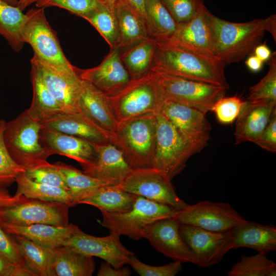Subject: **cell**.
Returning <instances> with one entry per match:
<instances>
[{
    "label": "cell",
    "mask_w": 276,
    "mask_h": 276,
    "mask_svg": "<svg viewBox=\"0 0 276 276\" xmlns=\"http://www.w3.org/2000/svg\"><path fill=\"white\" fill-rule=\"evenodd\" d=\"M56 163L63 174L72 206L79 204L81 200L92 194L100 187L110 184L93 177L72 166L61 162Z\"/></svg>",
    "instance_id": "cell-32"
},
{
    "label": "cell",
    "mask_w": 276,
    "mask_h": 276,
    "mask_svg": "<svg viewBox=\"0 0 276 276\" xmlns=\"http://www.w3.org/2000/svg\"><path fill=\"white\" fill-rule=\"evenodd\" d=\"M254 143L263 149L269 152H275L276 112L272 114L264 130Z\"/></svg>",
    "instance_id": "cell-47"
},
{
    "label": "cell",
    "mask_w": 276,
    "mask_h": 276,
    "mask_svg": "<svg viewBox=\"0 0 276 276\" xmlns=\"http://www.w3.org/2000/svg\"><path fill=\"white\" fill-rule=\"evenodd\" d=\"M81 18L88 21L98 31L110 49L119 47L120 32L113 5L102 3Z\"/></svg>",
    "instance_id": "cell-35"
},
{
    "label": "cell",
    "mask_w": 276,
    "mask_h": 276,
    "mask_svg": "<svg viewBox=\"0 0 276 276\" xmlns=\"http://www.w3.org/2000/svg\"><path fill=\"white\" fill-rule=\"evenodd\" d=\"M179 224L174 217L162 219L146 231L144 238L156 250L173 261L196 264L194 253L180 235Z\"/></svg>",
    "instance_id": "cell-18"
},
{
    "label": "cell",
    "mask_w": 276,
    "mask_h": 276,
    "mask_svg": "<svg viewBox=\"0 0 276 276\" xmlns=\"http://www.w3.org/2000/svg\"><path fill=\"white\" fill-rule=\"evenodd\" d=\"M31 65L36 67L45 85L64 112H78V101L82 79L74 66L72 69L51 67L33 56Z\"/></svg>",
    "instance_id": "cell-15"
},
{
    "label": "cell",
    "mask_w": 276,
    "mask_h": 276,
    "mask_svg": "<svg viewBox=\"0 0 276 276\" xmlns=\"http://www.w3.org/2000/svg\"><path fill=\"white\" fill-rule=\"evenodd\" d=\"M101 2L105 4L113 5L118 0H99Z\"/></svg>",
    "instance_id": "cell-56"
},
{
    "label": "cell",
    "mask_w": 276,
    "mask_h": 276,
    "mask_svg": "<svg viewBox=\"0 0 276 276\" xmlns=\"http://www.w3.org/2000/svg\"><path fill=\"white\" fill-rule=\"evenodd\" d=\"M15 236L26 266L36 276H55L53 268L54 249L45 247L21 236Z\"/></svg>",
    "instance_id": "cell-33"
},
{
    "label": "cell",
    "mask_w": 276,
    "mask_h": 276,
    "mask_svg": "<svg viewBox=\"0 0 276 276\" xmlns=\"http://www.w3.org/2000/svg\"><path fill=\"white\" fill-rule=\"evenodd\" d=\"M156 39L150 38L121 49L122 61L132 79L149 73L153 66Z\"/></svg>",
    "instance_id": "cell-31"
},
{
    "label": "cell",
    "mask_w": 276,
    "mask_h": 276,
    "mask_svg": "<svg viewBox=\"0 0 276 276\" xmlns=\"http://www.w3.org/2000/svg\"><path fill=\"white\" fill-rule=\"evenodd\" d=\"M138 196L127 192L118 185H106L92 194L81 200L78 204H86L97 208L100 211L121 213L129 211Z\"/></svg>",
    "instance_id": "cell-28"
},
{
    "label": "cell",
    "mask_w": 276,
    "mask_h": 276,
    "mask_svg": "<svg viewBox=\"0 0 276 276\" xmlns=\"http://www.w3.org/2000/svg\"><path fill=\"white\" fill-rule=\"evenodd\" d=\"M41 138L52 155L59 154L78 162L83 170L97 156L96 145L84 139L42 127Z\"/></svg>",
    "instance_id": "cell-21"
},
{
    "label": "cell",
    "mask_w": 276,
    "mask_h": 276,
    "mask_svg": "<svg viewBox=\"0 0 276 276\" xmlns=\"http://www.w3.org/2000/svg\"><path fill=\"white\" fill-rule=\"evenodd\" d=\"M132 269L141 276H174L182 269V263L174 261L162 266H152L144 263L134 254L128 262Z\"/></svg>",
    "instance_id": "cell-44"
},
{
    "label": "cell",
    "mask_w": 276,
    "mask_h": 276,
    "mask_svg": "<svg viewBox=\"0 0 276 276\" xmlns=\"http://www.w3.org/2000/svg\"><path fill=\"white\" fill-rule=\"evenodd\" d=\"M246 103L236 96H224L216 103L212 111L221 123L229 124L237 119Z\"/></svg>",
    "instance_id": "cell-45"
},
{
    "label": "cell",
    "mask_w": 276,
    "mask_h": 276,
    "mask_svg": "<svg viewBox=\"0 0 276 276\" xmlns=\"http://www.w3.org/2000/svg\"><path fill=\"white\" fill-rule=\"evenodd\" d=\"M127 2L145 19V0H126ZM146 20V19H145Z\"/></svg>",
    "instance_id": "cell-53"
},
{
    "label": "cell",
    "mask_w": 276,
    "mask_h": 276,
    "mask_svg": "<svg viewBox=\"0 0 276 276\" xmlns=\"http://www.w3.org/2000/svg\"><path fill=\"white\" fill-rule=\"evenodd\" d=\"M232 249L247 247L267 255L276 249V226L246 221L229 231Z\"/></svg>",
    "instance_id": "cell-25"
},
{
    "label": "cell",
    "mask_w": 276,
    "mask_h": 276,
    "mask_svg": "<svg viewBox=\"0 0 276 276\" xmlns=\"http://www.w3.org/2000/svg\"><path fill=\"white\" fill-rule=\"evenodd\" d=\"M9 4L13 6H17L18 4V0H3Z\"/></svg>",
    "instance_id": "cell-55"
},
{
    "label": "cell",
    "mask_w": 276,
    "mask_h": 276,
    "mask_svg": "<svg viewBox=\"0 0 276 276\" xmlns=\"http://www.w3.org/2000/svg\"><path fill=\"white\" fill-rule=\"evenodd\" d=\"M24 174L36 182L68 191L63 174L56 163L50 164L47 160L41 162L25 168Z\"/></svg>",
    "instance_id": "cell-40"
},
{
    "label": "cell",
    "mask_w": 276,
    "mask_h": 276,
    "mask_svg": "<svg viewBox=\"0 0 276 276\" xmlns=\"http://www.w3.org/2000/svg\"><path fill=\"white\" fill-rule=\"evenodd\" d=\"M42 124L32 118L27 109L15 119L6 122L3 137L9 153L24 169L47 160L52 155L41 138Z\"/></svg>",
    "instance_id": "cell-4"
},
{
    "label": "cell",
    "mask_w": 276,
    "mask_h": 276,
    "mask_svg": "<svg viewBox=\"0 0 276 276\" xmlns=\"http://www.w3.org/2000/svg\"><path fill=\"white\" fill-rule=\"evenodd\" d=\"M276 112V102L246 103L237 118L234 132L235 144L254 143Z\"/></svg>",
    "instance_id": "cell-24"
},
{
    "label": "cell",
    "mask_w": 276,
    "mask_h": 276,
    "mask_svg": "<svg viewBox=\"0 0 276 276\" xmlns=\"http://www.w3.org/2000/svg\"><path fill=\"white\" fill-rule=\"evenodd\" d=\"M208 11L209 10L203 5L190 21L177 24V29L174 34L165 40L196 54L217 60L214 52Z\"/></svg>",
    "instance_id": "cell-17"
},
{
    "label": "cell",
    "mask_w": 276,
    "mask_h": 276,
    "mask_svg": "<svg viewBox=\"0 0 276 276\" xmlns=\"http://www.w3.org/2000/svg\"><path fill=\"white\" fill-rule=\"evenodd\" d=\"M177 24L192 19L204 5L203 0H160Z\"/></svg>",
    "instance_id": "cell-42"
},
{
    "label": "cell",
    "mask_w": 276,
    "mask_h": 276,
    "mask_svg": "<svg viewBox=\"0 0 276 276\" xmlns=\"http://www.w3.org/2000/svg\"><path fill=\"white\" fill-rule=\"evenodd\" d=\"M70 206L65 203L26 197L15 204L0 209V222L16 226L68 224Z\"/></svg>",
    "instance_id": "cell-10"
},
{
    "label": "cell",
    "mask_w": 276,
    "mask_h": 276,
    "mask_svg": "<svg viewBox=\"0 0 276 276\" xmlns=\"http://www.w3.org/2000/svg\"><path fill=\"white\" fill-rule=\"evenodd\" d=\"M80 78L109 96L125 86L132 79L121 57V48L110 49L97 66L88 69L77 67Z\"/></svg>",
    "instance_id": "cell-19"
},
{
    "label": "cell",
    "mask_w": 276,
    "mask_h": 276,
    "mask_svg": "<svg viewBox=\"0 0 276 276\" xmlns=\"http://www.w3.org/2000/svg\"><path fill=\"white\" fill-rule=\"evenodd\" d=\"M176 210L169 205L138 196L132 207L127 212L110 213L101 211L103 216L101 224L110 233L137 240L144 238L146 231L154 223L173 217Z\"/></svg>",
    "instance_id": "cell-6"
},
{
    "label": "cell",
    "mask_w": 276,
    "mask_h": 276,
    "mask_svg": "<svg viewBox=\"0 0 276 276\" xmlns=\"http://www.w3.org/2000/svg\"><path fill=\"white\" fill-rule=\"evenodd\" d=\"M159 111L181 136L200 151L208 144L211 126L205 114L189 106L163 100Z\"/></svg>",
    "instance_id": "cell-14"
},
{
    "label": "cell",
    "mask_w": 276,
    "mask_h": 276,
    "mask_svg": "<svg viewBox=\"0 0 276 276\" xmlns=\"http://www.w3.org/2000/svg\"><path fill=\"white\" fill-rule=\"evenodd\" d=\"M226 65L165 40L156 39L151 71L222 86L227 89L224 70Z\"/></svg>",
    "instance_id": "cell-2"
},
{
    "label": "cell",
    "mask_w": 276,
    "mask_h": 276,
    "mask_svg": "<svg viewBox=\"0 0 276 276\" xmlns=\"http://www.w3.org/2000/svg\"><path fill=\"white\" fill-rule=\"evenodd\" d=\"M10 235L0 224V255L14 264L27 267L16 239Z\"/></svg>",
    "instance_id": "cell-46"
},
{
    "label": "cell",
    "mask_w": 276,
    "mask_h": 276,
    "mask_svg": "<svg viewBox=\"0 0 276 276\" xmlns=\"http://www.w3.org/2000/svg\"><path fill=\"white\" fill-rule=\"evenodd\" d=\"M53 268L55 276H91L95 263L93 257L62 245L54 249Z\"/></svg>",
    "instance_id": "cell-30"
},
{
    "label": "cell",
    "mask_w": 276,
    "mask_h": 276,
    "mask_svg": "<svg viewBox=\"0 0 276 276\" xmlns=\"http://www.w3.org/2000/svg\"><path fill=\"white\" fill-rule=\"evenodd\" d=\"M3 229L8 234L22 236L45 247L55 249L62 246L79 228L70 223L65 226L46 224H34L27 226H16L0 222Z\"/></svg>",
    "instance_id": "cell-26"
},
{
    "label": "cell",
    "mask_w": 276,
    "mask_h": 276,
    "mask_svg": "<svg viewBox=\"0 0 276 276\" xmlns=\"http://www.w3.org/2000/svg\"><path fill=\"white\" fill-rule=\"evenodd\" d=\"M6 121H0V187L11 186L17 176L24 173V168L16 163L7 150L4 142V131Z\"/></svg>",
    "instance_id": "cell-41"
},
{
    "label": "cell",
    "mask_w": 276,
    "mask_h": 276,
    "mask_svg": "<svg viewBox=\"0 0 276 276\" xmlns=\"http://www.w3.org/2000/svg\"><path fill=\"white\" fill-rule=\"evenodd\" d=\"M0 276H36L29 268L14 264L0 255Z\"/></svg>",
    "instance_id": "cell-48"
},
{
    "label": "cell",
    "mask_w": 276,
    "mask_h": 276,
    "mask_svg": "<svg viewBox=\"0 0 276 276\" xmlns=\"http://www.w3.org/2000/svg\"><path fill=\"white\" fill-rule=\"evenodd\" d=\"M156 139L153 168L172 180L186 167L189 158L200 152L187 143L159 111L156 114Z\"/></svg>",
    "instance_id": "cell-9"
},
{
    "label": "cell",
    "mask_w": 276,
    "mask_h": 276,
    "mask_svg": "<svg viewBox=\"0 0 276 276\" xmlns=\"http://www.w3.org/2000/svg\"><path fill=\"white\" fill-rule=\"evenodd\" d=\"M42 127L77 136L95 145L112 142L104 131L80 111H63L42 123Z\"/></svg>",
    "instance_id": "cell-23"
},
{
    "label": "cell",
    "mask_w": 276,
    "mask_h": 276,
    "mask_svg": "<svg viewBox=\"0 0 276 276\" xmlns=\"http://www.w3.org/2000/svg\"><path fill=\"white\" fill-rule=\"evenodd\" d=\"M25 198L23 195H11L6 188L0 187V209L19 202Z\"/></svg>",
    "instance_id": "cell-50"
},
{
    "label": "cell",
    "mask_w": 276,
    "mask_h": 276,
    "mask_svg": "<svg viewBox=\"0 0 276 276\" xmlns=\"http://www.w3.org/2000/svg\"><path fill=\"white\" fill-rule=\"evenodd\" d=\"M264 62L254 54L249 56L245 61L247 68L252 72H258L263 67Z\"/></svg>",
    "instance_id": "cell-52"
},
{
    "label": "cell",
    "mask_w": 276,
    "mask_h": 276,
    "mask_svg": "<svg viewBox=\"0 0 276 276\" xmlns=\"http://www.w3.org/2000/svg\"><path fill=\"white\" fill-rule=\"evenodd\" d=\"M228 276H275L276 264L266 255L260 253L246 256L234 264L227 272Z\"/></svg>",
    "instance_id": "cell-38"
},
{
    "label": "cell",
    "mask_w": 276,
    "mask_h": 276,
    "mask_svg": "<svg viewBox=\"0 0 276 276\" xmlns=\"http://www.w3.org/2000/svg\"><path fill=\"white\" fill-rule=\"evenodd\" d=\"M94 162L83 171L111 185L119 184L132 170L122 152L112 142L96 145Z\"/></svg>",
    "instance_id": "cell-22"
},
{
    "label": "cell",
    "mask_w": 276,
    "mask_h": 276,
    "mask_svg": "<svg viewBox=\"0 0 276 276\" xmlns=\"http://www.w3.org/2000/svg\"><path fill=\"white\" fill-rule=\"evenodd\" d=\"M79 111L104 131L112 141L116 136L118 121L108 96L88 82L82 79L78 101Z\"/></svg>",
    "instance_id": "cell-20"
},
{
    "label": "cell",
    "mask_w": 276,
    "mask_h": 276,
    "mask_svg": "<svg viewBox=\"0 0 276 276\" xmlns=\"http://www.w3.org/2000/svg\"><path fill=\"white\" fill-rule=\"evenodd\" d=\"M108 98L119 122L156 114L159 111L163 101L151 71L141 77L131 79Z\"/></svg>",
    "instance_id": "cell-7"
},
{
    "label": "cell",
    "mask_w": 276,
    "mask_h": 276,
    "mask_svg": "<svg viewBox=\"0 0 276 276\" xmlns=\"http://www.w3.org/2000/svg\"><path fill=\"white\" fill-rule=\"evenodd\" d=\"M124 191L180 210L187 205L163 172L154 168L133 170L119 184Z\"/></svg>",
    "instance_id": "cell-11"
},
{
    "label": "cell",
    "mask_w": 276,
    "mask_h": 276,
    "mask_svg": "<svg viewBox=\"0 0 276 276\" xmlns=\"http://www.w3.org/2000/svg\"><path fill=\"white\" fill-rule=\"evenodd\" d=\"M131 271L128 267L116 268L111 265L104 262L101 263L99 270L97 273L98 276H129Z\"/></svg>",
    "instance_id": "cell-49"
},
{
    "label": "cell",
    "mask_w": 276,
    "mask_h": 276,
    "mask_svg": "<svg viewBox=\"0 0 276 276\" xmlns=\"http://www.w3.org/2000/svg\"><path fill=\"white\" fill-rule=\"evenodd\" d=\"M253 54L264 62L269 60L272 53L269 47L264 43L263 44L260 43L257 45L254 50Z\"/></svg>",
    "instance_id": "cell-51"
},
{
    "label": "cell",
    "mask_w": 276,
    "mask_h": 276,
    "mask_svg": "<svg viewBox=\"0 0 276 276\" xmlns=\"http://www.w3.org/2000/svg\"><path fill=\"white\" fill-rule=\"evenodd\" d=\"M25 18V14L17 6L0 0V35L16 52L20 51L25 44L21 37Z\"/></svg>",
    "instance_id": "cell-36"
},
{
    "label": "cell",
    "mask_w": 276,
    "mask_h": 276,
    "mask_svg": "<svg viewBox=\"0 0 276 276\" xmlns=\"http://www.w3.org/2000/svg\"><path fill=\"white\" fill-rule=\"evenodd\" d=\"M31 66L33 98L27 110L32 118L42 124L63 111L45 85L37 70L33 65Z\"/></svg>",
    "instance_id": "cell-29"
},
{
    "label": "cell",
    "mask_w": 276,
    "mask_h": 276,
    "mask_svg": "<svg viewBox=\"0 0 276 276\" xmlns=\"http://www.w3.org/2000/svg\"><path fill=\"white\" fill-rule=\"evenodd\" d=\"M173 217L179 223L216 232L229 231L247 221L229 203L209 200L187 204L176 210Z\"/></svg>",
    "instance_id": "cell-12"
},
{
    "label": "cell",
    "mask_w": 276,
    "mask_h": 276,
    "mask_svg": "<svg viewBox=\"0 0 276 276\" xmlns=\"http://www.w3.org/2000/svg\"><path fill=\"white\" fill-rule=\"evenodd\" d=\"M151 72L163 100L178 103L205 114L225 95L226 89L222 86Z\"/></svg>",
    "instance_id": "cell-5"
},
{
    "label": "cell",
    "mask_w": 276,
    "mask_h": 276,
    "mask_svg": "<svg viewBox=\"0 0 276 276\" xmlns=\"http://www.w3.org/2000/svg\"><path fill=\"white\" fill-rule=\"evenodd\" d=\"M21 37L24 43L32 47L33 56L42 62L59 69L74 67L65 57L57 33L46 18L44 8H32L25 13Z\"/></svg>",
    "instance_id": "cell-8"
},
{
    "label": "cell",
    "mask_w": 276,
    "mask_h": 276,
    "mask_svg": "<svg viewBox=\"0 0 276 276\" xmlns=\"http://www.w3.org/2000/svg\"><path fill=\"white\" fill-rule=\"evenodd\" d=\"M179 232L196 257V265L200 267L206 268L218 264L232 249L229 231L212 232L180 223Z\"/></svg>",
    "instance_id": "cell-13"
},
{
    "label": "cell",
    "mask_w": 276,
    "mask_h": 276,
    "mask_svg": "<svg viewBox=\"0 0 276 276\" xmlns=\"http://www.w3.org/2000/svg\"><path fill=\"white\" fill-rule=\"evenodd\" d=\"M145 15L151 37L156 40L170 38L178 25L160 0H145Z\"/></svg>",
    "instance_id": "cell-34"
},
{
    "label": "cell",
    "mask_w": 276,
    "mask_h": 276,
    "mask_svg": "<svg viewBox=\"0 0 276 276\" xmlns=\"http://www.w3.org/2000/svg\"><path fill=\"white\" fill-rule=\"evenodd\" d=\"M101 3L99 0H41L36 3L35 6L37 8L44 9L50 7H58L81 17Z\"/></svg>",
    "instance_id": "cell-43"
},
{
    "label": "cell",
    "mask_w": 276,
    "mask_h": 276,
    "mask_svg": "<svg viewBox=\"0 0 276 276\" xmlns=\"http://www.w3.org/2000/svg\"><path fill=\"white\" fill-rule=\"evenodd\" d=\"M1 121V120H0Z\"/></svg>",
    "instance_id": "cell-57"
},
{
    "label": "cell",
    "mask_w": 276,
    "mask_h": 276,
    "mask_svg": "<svg viewBox=\"0 0 276 276\" xmlns=\"http://www.w3.org/2000/svg\"><path fill=\"white\" fill-rule=\"evenodd\" d=\"M15 182L17 184L15 195L45 201L60 202L72 206L70 194L65 189L36 182L28 178L24 173L17 176Z\"/></svg>",
    "instance_id": "cell-37"
},
{
    "label": "cell",
    "mask_w": 276,
    "mask_h": 276,
    "mask_svg": "<svg viewBox=\"0 0 276 276\" xmlns=\"http://www.w3.org/2000/svg\"><path fill=\"white\" fill-rule=\"evenodd\" d=\"M208 16L213 36L216 58L226 65L238 62L253 54L266 32L276 41V15L245 22L221 19L209 11Z\"/></svg>",
    "instance_id": "cell-1"
},
{
    "label": "cell",
    "mask_w": 276,
    "mask_h": 276,
    "mask_svg": "<svg viewBox=\"0 0 276 276\" xmlns=\"http://www.w3.org/2000/svg\"><path fill=\"white\" fill-rule=\"evenodd\" d=\"M113 8L118 22L121 49L152 38L144 17L126 0L117 1Z\"/></svg>",
    "instance_id": "cell-27"
},
{
    "label": "cell",
    "mask_w": 276,
    "mask_h": 276,
    "mask_svg": "<svg viewBox=\"0 0 276 276\" xmlns=\"http://www.w3.org/2000/svg\"><path fill=\"white\" fill-rule=\"evenodd\" d=\"M41 0H18L17 7L22 11L30 5L36 4Z\"/></svg>",
    "instance_id": "cell-54"
},
{
    "label": "cell",
    "mask_w": 276,
    "mask_h": 276,
    "mask_svg": "<svg viewBox=\"0 0 276 276\" xmlns=\"http://www.w3.org/2000/svg\"><path fill=\"white\" fill-rule=\"evenodd\" d=\"M269 70L266 75L249 89L246 101L249 102H276V53H272L268 61Z\"/></svg>",
    "instance_id": "cell-39"
},
{
    "label": "cell",
    "mask_w": 276,
    "mask_h": 276,
    "mask_svg": "<svg viewBox=\"0 0 276 276\" xmlns=\"http://www.w3.org/2000/svg\"><path fill=\"white\" fill-rule=\"evenodd\" d=\"M120 237L113 233L105 237H96L84 233L79 228L63 245L82 254L102 259L112 267L120 268L128 263L134 253L123 246Z\"/></svg>",
    "instance_id": "cell-16"
},
{
    "label": "cell",
    "mask_w": 276,
    "mask_h": 276,
    "mask_svg": "<svg viewBox=\"0 0 276 276\" xmlns=\"http://www.w3.org/2000/svg\"><path fill=\"white\" fill-rule=\"evenodd\" d=\"M156 114L119 123L112 142L121 150L133 170L153 168L156 139Z\"/></svg>",
    "instance_id": "cell-3"
}]
</instances>
